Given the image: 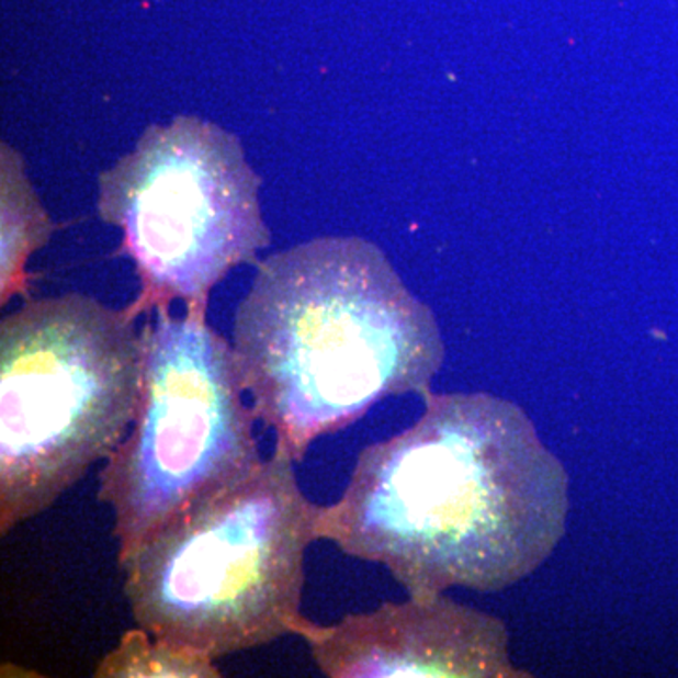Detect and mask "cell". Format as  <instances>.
Here are the masks:
<instances>
[{"instance_id": "obj_4", "label": "cell", "mask_w": 678, "mask_h": 678, "mask_svg": "<svg viewBox=\"0 0 678 678\" xmlns=\"http://www.w3.org/2000/svg\"><path fill=\"white\" fill-rule=\"evenodd\" d=\"M128 304L27 300L0 323V533L52 509L133 426L144 338Z\"/></svg>"}, {"instance_id": "obj_1", "label": "cell", "mask_w": 678, "mask_h": 678, "mask_svg": "<svg viewBox=\"0 0 678 678\" xmlns=\"http://www.w3.org/2000/svg\"><path fill=\"white\" fill-rule=\"evenodd\" d=\"M411 428L360 452L317 538L385 565L411 598L501 592L538 572L567 528L569 477L522 407L428 394Z\"/></svg>"}, {"instance_id": "obj_9", "label": "cell", "mask_w": 678, "mask_h": 678, "mask_svg": "<svg viewBox=\"0 0 678 678\" xmlns=\"http://www.w3.org/2000/svg\"><path fill=\"white\" fill-rule=\"evenodd\" d=\"M215 659L155 637L144 628L128 630L120 645L100 662L94 677H221Z\"/></svg>"}, {"instance_id": "obj_7", "label": "cell", "mask_w": 678, "mask_h": 678, "mask_svg": "<svg viewBox=\"0 0 678 678\" xmlns=\"http://www.w3.org/2000/svg\"><path fill=\"white\" fill-rule=\"evenodd\" d=\"M296 635L330 678L532 677L512 665L501 620L443 594L409 596L332 625L306 619Z\"/></svg>"}, {"instance_id": "obj_8", "label": "cell", "mask_w": 678, "mask_h": 678, "mask_svg": "<svg viewBox=\"0 0 678 678\" xmlns=\"http://www.w3.org/2000/svg\"><path fill=\"white\" fill-rule=\"evenodd\" d=\"M2 180V246H0V302L7 306L15 294H27V260L46 246L54 223L42 207L14 147L0 146Z\"/></svg>"}, {"instance_id": "obj_3", "label": "cell", "mask_w": 678, "mask_h": 678, "mask_svg": "<svg viewBox=\"0 0 678 678\" xmlns=\"http://www.w3.org/2000/svg\"><path fill=\"white\" fill-rule=\"evenodd\" d=\"M294 464L273 449L120 565L134 622L212 659L296 635L320 506L302 493Z\"/></svg>"}, {"instance_id": "obj_5", "label": "cell", "mask_w": 678, "mask_h": 678, "mask_svg": "<svg viewBox=\"0 0 678 678\" xmlns=\"http://www.w3.org/2000/svg\"><path fill=\"white\" fill-rule=\"evenodd\" d=\"M207 306L157 309L142 326L133 426L99 472L112 509L117 565L160 530L262 464L253 407L234 346L207 325Z\"/></svg>"}, {"instance_id": "obj_6", "label": "cell", "mask_w": 678, "mask_h": 678, "mask_svg": "<svg viewBox=\"0 0 678 678\" xmlns=\"http://www.w3.org/2000/svg\"><path fill=\"white\" fill-rule=\"evenodd\" d=\"M260 183L238 136L194 115L147 127L100 173V219L123 230V253L140 280L134 313L176 300L207 306L234 268L257 262L272 241Z\"/></svg>"}, {"instance_id": "obj_2", "label": "cell", "mask_w": 678, "mask_h": 678, "mask_svg": "<svg viewBox=\"0 0 678 678\" xmlns=\"http://www.w3.org/2000/svg\"><path fill=\"white\" fill-rule=\"evenodd\" d=\"M233 338L255 415L294 462L381 399L426 398L445 360L432 309L380 247L354 236L317 238L260 262Z\"/></svg>"}]
</instances>
